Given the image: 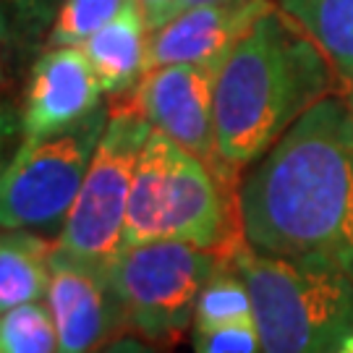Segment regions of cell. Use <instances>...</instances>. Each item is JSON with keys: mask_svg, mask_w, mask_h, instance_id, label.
Returning a JSON list of instances; mask_svg holds the SVG:
<instances>
[{"mask_svg": "<svg viewBox=\"0 0 353 353\" xmlns=\"http://www.w3.org/2000/svg\"><path fill=\"white\" fill-rule=\"evenodd\" d=\"M270 11V0H223L186 8L152 32L147 71L173 63L207 65L220 71L230 50Z\"/></svg>", "mask_w": 353, "mask_h": 353, "instance_id": "obj_10", "label": "cell"}, {"mask_svg": "<svg viewBox=\"0 0 353 353\" xmlns=\"http://www.w3.org/2000/svg\"><path fill=\"white\" fill-rule=\"evenodd\" d=\"M254 322L252 296L246 288V280L233 265L220 267L212 278L204 283L202 293L194 309V332L228 327V325H246Z\"/></svg>", "mask_w": 353, "mask_h": 353, "instance_id": "obj_15", "label": "cell"}, {"mask_svg": "<svg viewBox=\"0 0 353 353\" xmlns=\"http://www.w3.org/2000/svg\"><path fill=\"white\" fill-rule=\"evenodd\" d=\"M325 353H353V332L341 343V345H338V348H332V351H325Z\"/></svg>", "mask_w": 353, "mask_h": 353, "instance_id": "obj_24", "label": "cell"}, {"mask_svg": "<svg viewBox=\"0 0 353 353\" xmlns=\"http://www.w3.org/2000/svg\"><path fill=\"white\" fill-rule=\"evenodd\" d=\"M55 0H0V37H26L50 19Z\"/></svg>", "mask_w": 353, "mask_h": 353, "instance_id": "obj_18", "label": "cell"}, {"mask_svg": "<svg viewBox=\"0 0 353 353\" xmlns=\"http://www.w3.org/2000/svg\"><path fill=\"white\" fill-rule=\"evenodd\" d=\"M0 353H58L50 309L32 301L0 314Z\"/></svg>", "mask_w": 353, "mask_h": 353, "instance_id": "obj_16", "label": "cell"}, {"mask_svg": "<svg viewBox=\"0 0 353 353\" xmlns=\"http://www.w3.org/2000/svg\"><path fill=\"white\" fill-rule=\"evenodd\" d=\"M108 110V126L92 154L84 183L65 217L55 249L79 262L108 267L123 246L128 194L152 123L134 94Z\"/></svg>", "mask_w": 353, "mask_h": 353, "instance_id": "obj_5", "label": "cell"}, {"mask_svg": "<svg viewBox=\"0 0 353 353\" xmlns=\"http://www.w3.org/2000/svg\"><path fill=\"white\" fill-rule=\"evenodd\" d=\"M262 353H325L353 332V278L327 256H275L239 243Z\"/></svg>", "mask_w": 353, "mask_h": 353, "instance_id": "obj_3", "label": "cell"}, {"mask_svg": "<svg viewBox=\"0 0 353 353\" xmlns=\"http://www.w3.org/2000/svg\"><path fill=\"white\" fill-rule=\"evenodd\" d=\"M52 249L55 243L39 233H0V314L48 296Z\"/></svg>", "mask_w": 353, "mask_h": 353, "instance_id": "obj_13", "label": "cell"}, {"mask_svg": "<svg viewBox=\"0 0 353 353\" xmlns=\"http://www.w3.org/2000/svg\"><path fill=\"white\" fill-rule=\"evenodd\" d=\"M165 239L214 252L228 241V207L210 165L152 128L128 194L123 246Z\"/></svg>", "mask_w": 353, "mask_h": 353, "instance_id": "obj_4", "label": "cell"}, {"mask_svg": "<svg viewBox=\"0 0 353 353\" xmlns=\"http://www.w3.org/2000/svg\"><path fill=\"white\" fill-rule=\"evenodd\" d=\"M45 299L58 330V353H94L126 327L108 267L79 262L58 249L50 254Z\"/></svg>", "mask_w": 353, "mask_h": 353, "instance_id": "obj_9", "label": "cell"}, {"mask_svg": "<svg viewBox=\"0 0 353 353\" xmlns=\"http://www.w3.org/2000/svg\"><path fill=\"white\" fill-rule=\"evenodd\" d=\"M134 0H63L50 29V45H81Z\"/></svg>", "mask_w": 353, "mask_h": 353, "instance_id": "obj_17", "label": "cell"}, {"mask_svg": "<svg viewBox=\"0 0 353 353\" xmlns=\"http://www.w3.org/2000/svg\"><path fill=\"white\" fill-rule=\"evenodd\" d=\"M100 110L102 87L81 48L61 45L39 55L24 97V139H45L71 131Z\"/></svg>", "mask_w": 353, "mask_h": 353, "instance_id": "obj_11", "label": "cell"}, {"mask_svg": "<svg viewBox=\"0 0 353 353\" xmlns=\"http://www.w3.org/2000/svg\"><path fill=\"white\" fill-rule=\"evenodd\" d=\"M105 126L102 108L71 131L24 139L0 173V228L61 236Z\"/></svg>", "mask_w": 353, "mask_h": 353, "instance_id": "obj_7", "label": "cell"}, {"mask_svg": "<svg viewBox=\"0 0 353 353\" xmlns=\"http://www.w3.org/2000/svg\"><path fill=\"white\" fill-rule=\"evenodd\" d=\"M139 6L144 21L150 26V32H154L157 26H163L165 21H170L176 16L181 0H134Z\"/></svg>", "mask_w": 353, "mask_h": 353, "instance_id": "obj_20", "label": "cell"}, {"mask_svg": "<svg viewBox=\"0 0 353 353\" xmlns=\"http://www.w3.org/2000/svg\"><path fill=\"white\" fill-rule=\"evenodd\" d=\"M194 353H262L254 322L194 332Z\"/></svg>", "mask_w": 353, "mask_h": 353, "instance_id": "obj_19", "label": "cell"}, {"mask_svg": "<svg viewBox=\"0 0 353 353\" xmlns=\"http://www.w3.org/2000/svg\"><path fill=\"white\" fill-rule=\"evenodd\" d=\"M217 265L212 249L189 241L123 246L108 265L123 325L154 345L176 343L194 322L196 299Z\"/></svg>", "mask_w": 353, "mask_h": 353, "instance_id": "obj_6", "label": "cell"}, {"mask_svg": "<svg viewBox=\"0 0 353 353\" xmlns=\"http://www.w3.org/2000/svg\"><path fill=\"white\" fill-rule=\"evenodd\" d=\"M246 243L275 256H327L353 278V113L314 102L243 178Z\"/></svg>", "mask_w": 353, "mask_h": 353, "instance_id": "obj_1", "label": "cell"}, {"mask_svg": "<svg viewBox=\"0 0 353 353\" xmlns=\"http://www.w3.org/2000/svg\"><path fill=\"white\" fill-rule=\"evenodd\" d=\"M214 76L217 71L207 65H160L141 76L134 97L152 128L220 173L230 165L217 157L214 147Z\"/></svg>", "mask_w": 353, "mask_h": 353, "instance_id": "obj_8", "label": "cell"}, {"mask_svg": "<svg viewBox=\"0 0 353 353\" xmlns=\"http://www.w3.org/2000/svg\"><path fill=\"white\" fill-rule=\"evenodd\" d=\"M94 353H157V345L144 338H134V335H123L115 341L105 343L102 348H97Z\"/></svg>", "mask_w": 353, "mask_h": 353, "instance_id": "obj_21", "label": "cell"}, {"mask_svg": "<svg viewBox=\"0 0 353 353\" xmlns=\"http://www.w3.org/2000/svg\"><path fill=\"white\" fill-rule=\"evenodd\" d=\"M147 32L150 26L139 6L128 3L110 24L79 45L105 94H128L147 74Z\"/></svg>", "mask_w": 353, "mask_h": 353, "instance_id": "obj_12", "label": "cell"}, {"mask_svg": "<svg viewBox=\"0 0 353 353\" xmlns=\"http://www.w3.org/2000/svg\"><path fill=\"white\" fill-rule=\"evenodd\" d=\"M280 6L353 92V0H280Z\"/></svg>", "mask_w": 353, "mask_h": 353, "instance_id": "obj_14", "label": "cell"}, {"mask_svg": "<svg viewBox=\"0 0 353 353\" xmlns=\"http://www.w3.org/2000/svg\"><path fill=\"white\" fill-rule=\"evenodd\" d=\"M351 113H353V92H351Z\"/></svg>", "mask_w": 353, "mask_h": 353, "instance_id": "obj_25", "label": "cell"}, {"mask_svg": "<svg viewBox=\"0 0 353 353\" xmlns=\"http://www.w3.org/2000/svg\"><path fill=\"white\" fill-rule=\"evenodd\" d=\"M204 3H223V0H181V6H178V13H183L186 8H194V6H204Z\"/></svg>", "mask_w": 353, "mask_h": 353, "instance_id": "obj_23", "label": "cell"}, {"mask_svg": "<svg viewBox=\"0 0 353 353\" xmlns=\"http://www.w3.org/2000/svg\"><path fill=\"white\" fill-rule=\"evenodd\" d=\"M8 139H11V126H6L3 121H0V173H3V168H6V150H8Z\"/></svg>", "mask_w": 353, "mask_h": 353, "instance_id": "obj_22", "label": "cell"}, {"mask_svg": "<svg viewBox=\"0 0 353 353\" xmlns=\"http://www.w3.org/2000/svg\"><path fill=\"white\" fill-rule=\"evenodd\" d=\"M330 89V63L288 16L265 13L214 76V147L243 168Z\"/></svg>", "mask_w": 353, "mask_h": 353, "instance_id": "obj_2", "label": "cell"}]
</instances>
